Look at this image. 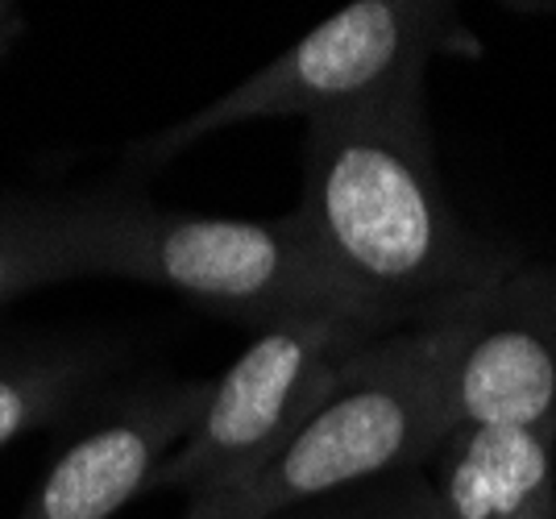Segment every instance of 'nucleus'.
Masks as SVG:
<instances>
[{
  "instance_id": "f257e3e1",
  "label": "nucleus",
  "mask_w": 556,
  "mask_h": 519,
  "mask_svg": "<svg viewBox=\"0 0 556 519\" xmlns=\"http://www.w3.org/2000/svg\"><path fill=\"white\" fill-rule=\"evenodd\" d=\"M295 220L328 270L394 329L432 325L523 258L473 237L444 191L424 92L307 125Z\"/></svg>"
},
{
  "instance_id": "f03ea898",
  "label": "nucleus",
  "mask_w": 556,
  "mask_h": 519,
  "mask_svg": "<svg viewBox=\"0 0 556 519\" xmlns=\"http://www.w3.org/2000/svg\"><path fill=\"white\" fill-rule=\"evenodd\" d=\"M63 245L71 279L163 287L254 332L320 312L394 329L328 270L295 213L245 220L163 208L121 191H71L63 195Z\"/></svg>"
},
{
  "instance_id": "7ed1b4c3",
  "label": "nucleus",
  "mask_w": 556,
  "mask_h": 519,
  "mask_svg": "<svg viewBox=\"0 0 556 519\" xmlns=\"http://www.w3.org/2000/svg\"><path fill=\"white\" fill-rule=\"evenodd\" d=\"M441 320L374 337L332 395L262 473L232 495L187 503V519H270L374 478L424 470L453 432Z\"/></svg>"
},
{
  "instance_id": "20e7f679",
  "label": "nucleus",
  "mask_w": 556,
  "mask_h": 519,
  "mask_svg": "<svg viewBox=\"0 0 556 519\" xmlns=\"http://www.w3.org/2000/svg\"><path fill=\"white\" fill-rule=\"evenodd\" d=\"M465 38L457 9L441 0H357L287 47L200 113L134 145L141 163H170L191 145L254 121L300 117L307 125L353 117L399 96L424 92L428 63Z\"/></svg>"
},
{
  "instance_id": "39448f33",
  "label": "nucleus",
  "mask_w": 556,
  "mask_h": 519,
  "mask_svg": "<svg viewBox=\"0 0 556 519\" xmlns=\"http://www.w3.org/2000/svg\"><path fill=\"white\" fill-rule=\"evenodd\" d=\"M387 332L399 329L345 312L291 316L257 329L229 370L212 378L200 420L159 466L150 491L200 503L245 486L320 412L349 357Z\"/></svg>"
},
{
  "instance_id": "423d86ee",
  "label": "nucleus",
  "mask_w": 556,
  "mask_h": 519,
  "mask_svg": "<svg viewBox=\"0 0 556 519\" xmlns=\"http://www.w3.org/2000/svg\"><path fill=\"white\" fill-rule=\"evenodd\" d=\"M437 320L453 428L556 432V266H515Z\"/></svg>"
},
{
  "instance_id": "0eeeda50",
  "label": "nucleus",
  "mask_w": 556,
  "mask_h": 519,
  "mask_svg": "<svg viewBox=\"0 0 556 519\" xmlns=\"http://www.w3.org/2000/svg\"><path fill=\"white\" fill-rule=\"evenodd\" d=\"M208 378L163 382L104 412L71 441L17 519H113L154 486V473L195 428Z\"/></svg>"
},
{
  "instance_id": "6e6552de",
  "label": "nucleus",
  "mask_w": 556,
  "mask_h": 519,
  "mask_svg": "<svg viewBox=\"0 0 556 519\" xmlns=\"http://www.w3.org/2000/svg\"><path fill=\"white\" fill-rule=\"evenodd\" d=\"M424 473L444 519H556V432L453 428Z\"/></svg>"
},
{
  "instance_id": "1a4fd4ad",
  "label": "nucleus",
  "mask_w": 556,
  "mask_h": 519,
  "mask_svg": "<svg viewBox=\"0 0 556 519\" xmlns=\"http://www.w3.org/2000/svg\"><path fill=\"white\" fill-rule=\"evenodd\" d=\"M88 382L92 366L79 350L0 341V448L59 420Z\"/></svg>"
},
{
  "instance_id": "9d476101",
  "label": "nucleus",
  "mask_w": 556,
  "mask_h": 519,
  "mask_svg": "<svg viewBox=\"0 0 556 519\" xmlns=\"http://www.w3.org/2000/svg\"><path fill=\"white\" fill-rule=\"evenodd\" d=\"M71 283L63 245V195L0 204V307L38 287Z\"/></svg>"
},
{
  "instance_id": "9b49d317",
  "label": "nucleus",
  "mask_w": 556,
  "mask_h": 519,
  "mask_svg": "<svg viewBox=\"0 0 556 519\" xmlns=\"http://www.w3.org/2000/svg\"><path fill=\"white\" fill-rule=\"evenodd\" d=\"M270 519H444L441 498L424 470H403L349 486L337 495L287 507Z\"/></svg>"
},
{
  "instance_id": "f8f14e48",
  "label": "nucleus",
  "mask_w": 556,
  "mask_h": 519,
  "mask_svg": "<svg viewBox=\"0 0 556 519\" xmlns=\"http://www.w3.org/2000/svg\"><path fill=\"white\" fill-rule=\"evenodd\" d=\"M17 25H22V13H17L13 4H0V42H4V38H9Z\"/></svg>"
},
{
  "instance_id": "ddd939ff",
  "label": "nucleus",
  "mask_w": 556,
  "mask_h": 519,
  "mask_svg": "<svg viewBox=\"0 0 556 519\" xmlns=\"http://www.w3.org/2000/svg\"><path fill=\"white\" fill-rule=\"evenodd\" d=\"M184 519H187V516H184Z\"/></svg>"
}]
</instances>
